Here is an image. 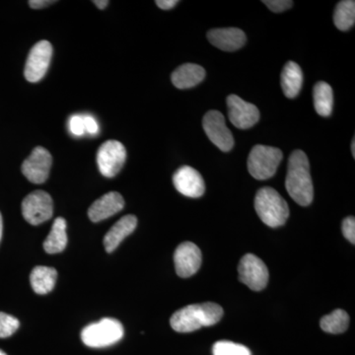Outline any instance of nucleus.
Here are the masks:
<instances>
[{
  "label": "nucleus",
  "mask_w": 355,
  "mask_h": 355,
  "mask_svg": "<svg viewBox=\"0 0 355 355\" xmlns=\"http://www.w3.org/2000/svg\"><path fill=\"white\" fill-rule=\"evenodd\" d=\"M93 3L99 9H105L108 6L109 1L108 0H95V1H93Z\"/></svg>",
  "instance_id": "nucleus-33"
},
{
  "label": "nucleus",
  "mask_w": 355,
  "mask_h": 355,
  "mask_svg": "<svg viewBox=\"0 0 355 355\" xmlns=\"http://www.w3.org/2000/svg\"><path fill=\"white\" fill-rule=\"evenodd\" d=\"M2 230H3V222H2L1 214H0V240L2 237Z\"/></svg>",
  "instance_id": "nucleus-34"
},
{
  "label": "nucleus",
  "mask_w": 355,
  "mask_h": 355,
  "mask_svg": "<svg viewBox=\"0 0 355 355\" xmlns=\"http://www.w3.org/2000/svg\"><path fill=\"white\" fill-rule=\"evenodd\" d=\"M343 234L352 244H355V219L354 216L347 217L343 221Z\"/></svg>",
  "instance_id": "nucleus-29"
},
{
  "label": "nucleus",
  "mask_w": 355,
  "mask_h": 355,
  "mask_svg": "<svg viewBox=\"0 0 355 355\" xmlns=\"http://www.w3.org/2000/svg\"><path fill=\"white\" fill-rule=\"evenodd\" d=\"M287 193L294 202L308 207L314 198L309 159L303 151L295 150L289 157L286 180Z\"/></svg>",
  "instance_id": "nucleus-1"
},
{
  "label": "nucleus",
  "mask_w": 355,
  "mask_h": 355,
  "mask_svg": "<svg viewBox=\"0 0 355 355\" xmlns=\"http://www.w3.org/2000/svg\"><path fill=\"white\" fill-rule=\"evenodd\" d=\"M352 156H354V158L355 157V139L352 140Z\"/></svg>",
  "instance_id": "nucleus-35"
},
{
  "label": "nucleus",
  "mask_w": 355,
  "mask_h": 355,
  "mask_svg": "<svg viewBox=\"0 0 355 355\" xmlns=\"http://www.w3.org/2000/svg\"><path fill=\"white\" fill-rule=\"evenodd\" d=\"M19 326V320L6 313L0 312V338H6L12 336Z\"/></svg>",
  "instance_id": "nucleus-26"
},
{
  "label": "nucleus",
  "mask_w": 355,
  "mask_h": 355,
  "mask_svg": "<svg viewBox=\"0 0 355 355\" xmlns=\"http://www.w3.org/2000/svg\"><path fill=\"white\" fill-rule=\"evenodd\" d=\"M223 317V309L216 303L189 305L173 314L170 324L178 333H191L214 326Z\"/></svg>",
  "instance_id": "nucleus-2"
},
{
  "label": "nucleus",
  "mask_w": 355,
  "mask_h": 355,
  "mask_svg": "<svg viewBox=\"0 0 355 355\" xmlns=\"http://www.w3.org/2000/svg\"><path fill=\"white\" fill-rule=\"evenodd\" d=\"M322 330L326 333L338 334L345 333L349 326V316L345 311L338 309L322 318L321 320Z\"/></svg>",
  "instance_id": "nucleus-24"
},
{
  "label": "nucleus",
  "mask_w": 355,
  "mask_h": 355,
  "mask_svg": "<svg viewBox=\"0 0 355 355\" xmlns=\"http://www.w3.org/2000/svg\"><path fill=\"white\" fill-rule=\"evenodd\" d=\"M53 46L48 41H40L30 51L25 64L24 76L29 83H36L44 78L51 64Z\"/></svg>",
  "instance_id": "nucleus-10"
},
{
  "label": "nucleus",
  "mask_w": 355,
  "mask_h": 355,
  "mask_svg": "<svg viewBox=\"0 0 355 355\" xmlns=\"http://www.w3.org/2000/svg\"><path fill=\"white\" fill-rule=\"evenodd\" d=\"M127 159V150L118 140H108L100 146L97 164L103 176L114 178L119 174Z\"/></svg>",
  "instance_id": "nucleus-7"
},
{
  "label": "nucleus",
  "mask_w": 355,
  "mask_h": 355,
  "mask_svg": "<svg viewBox=\"0 0 355 355\" xmlns=\"http://www.w3.org/2000/svg\"><path fill=\"white\" fill-rule=\"evenodd\" d=\"M83 118L85 132H88L91 135H97L98 132H99V125H98L97 121L92 116H89V114L83 116Z\"/></svg>",
  "instance_id": "nucleus-30"
},
{
  "label": "nucleus",
  "mask_w": 355,
  "mask_h": 355,
  "mask_svg": "<svg viewBox=\"0 0 355 355\" xmlns=\"http://www.w3.org/2000/svg\"><path fill=\"white\" fill-rule=\"evenodd\" d=\"M53 3H55V1H50V0H30L29 1V6L34 9L44 8V7L51 6Z\"/></svg>",
  "instance_id": "nucleus-32"
},
{
  "label": "nucleus",
  "mask_w": 355,
  "mask_h": 355,
  "mask_svg": "<svg viewBox=\"0 0 355 355\" xmlns=\"http://www.w3.org/2000/svg\"><path fill=\"white\" fill-rule=\"evenodd\" d=\"M238 272L240 282L254 291L265 289L270 277L266 263L253 254L243 257L238 266Z\"/></svg>",
  "instance_id": "nucleus-8"
},
{
  "label": "nucleus",
  "mask_w": 355,
  "mask_h": 355,
  "mask_svg": "<svg viewBox=\"0 0 355 355\" xmlns=\"http://www.w3.org/2000/svg\"><path fill=\"white\" fill-rule=\"evenodd\" d=\"M254 209L261 220L277 228L284 225L289 216V207L284 198L275 189L266 187L257 193Z\"/></svg>",
  "instance_id": "nucleus-3"
},
{
  "label": "nucleus",
  "mask_w": 355,
  "mask_h": 355,
  "mask_svg": "<svg viewBox=\"0 0 355 355\" xmlns=\"http://www.w3.org/2000/svg\"><path fill=\"white\" fill-rule=\"evenodd\" d=\"M174 261L177 275L187 279L196 275L200 270L202 266V252L193 243H182L175 251Z\"/></svg>",
  "instance_id": "nucleus-13"
},
{
  "label": "nucleus",
  "mask_w": 355,
  "mask_h": 355,
  "mask_svg": "<svg viewBox=\"0 0 355 355\" xmlns=\"http://www.w3.org/2000/svg\"><path fill=\"white\" fill-rule=\"evenodd\" d=\"M210 43L219 50L235 51L246 44V34L238 28H221L210 30L207 33Z\"/></svg>",
  "instance_id": "nucleus-16"
},
{
  "label": "nucleus",
  "mask_w": 355,
  "mask_h": 355,
  "mask_svg": "<svg viewBox=\"0 0 355 355\" xmlns=\"http://www.w3.org/2000/svg\"><path fill=\"white\" fill-rule=\"evenodd\" d=\"M314 105L320 116H329L333 112V89L328 83L320 81L314 87Z\"/></svg>",
  "instance_id": "nucleus-22"
},
{
  "label": "nucleus",
  "mask_w": 355,
  "mask_h": 355,
  "mask_svg": "<svg viewBox=\"0 0 355 355\" xmlns=\"http://www.w3.org/2000/svg\"><path fill=\"white\" fill-rule=\"evenodd\" d=\"M280 83L284 95L289 99L295 98L303 85V72L299 64L294 62H287L282 70Z\"/></svg>",
  "instance_id": "nucleus-19"
},
{
  "label": "nucleus",
  "mask_w": 355,
  "mask_h": 355,
  "mask_svg": "<svg viewBox=\"0 0 355 355\" xmlns=\"http://www.w3.org/2000/svg\"><path fill=\"white\" fill-rule=\"evenodd\" d=\"M0 355H7L6 352H2V350H0Z\"/></svg>",
  "instance_id": "nucleus-36"
},
{
  "label": "nucleus",
  "mask_w": 355,
  "mask_h": 355,
  "mask_svg": "<svg viewBox=\"0 0 355 355\" xmlns=\"http://www.w3.org/2000/svg\"><path fill=\"white\" fill-rule=\"evenodd\" d=\"M175 188L182 195L189 198H200L205 193V184L202 175L190 167L183 166L173 176Z\"/></svg>",
  "instance_id": "nucleus-14"
},
{
  "label": "nucleus",
  "mask_w": 355,
  "mask_h": 355,
  "mask_svg": "<svg viewBox=\"0 0 355 355\" xmlns=\"http://www.w3.org/2000/svg\"><path fill=\"white\" fill-rule=\"evenodd\" d=\"M125 207V200L121 193L110 191L92 203L88 209V216L93 222H100L120 212Z\"/></svg>",
  "instance_id": "nucleus-15"
},
{
  "label": "nucleus",
  "mask_w": 355,
  "mask_h": 355,
  "mask_svg": "<svg viewBox=\"0 0 355 355\" xmlns=\"http://www.w3.org/2000/svg\"><path fill=\"white\" fill-rule=\"evenodd\" d=\"M69 127L70 132L76 137H81L85 133L84 130L83 118L80 114H74L70 116L69 121Z\"/></svg>",
  "instance_id": "nucleus-28"
},
{
  "label": "nucleus",
  "mask_w": 355,
  "mask_h": 355,
  "mask_svg": "<svg viewBox=\"0 0 355 355\" xmlns=\"http://www.w3.org/2000/svg\"><path fill=\"white\" fill-rule=\"evenodd\" d=\"M123 334L125 331L120 321L112 318H104L99 322L85 327L81 331V340L89 347L101 349L120 342Z\"/></svg>",
  "instance_id": "nucleus-4"
},
{
  "label": "nucleus",
  "mask_w": 355,
  "mask_h": 355,
  "mask_svg": "<svg viewBox=\"0 0 355 355\" xmlns=\"http://www.w3.org/2000/svg\"><path fill=\"white\" fill-rule=\"evenodd\" d=\"M67 245V221L62 217H58L53 221L51 232L44 241V249L48 254H58L64 251Z\"/></svg>",
  "instance_id": "nucleus-21"
},
{
  "label": "nucleus",
  "mask_w": 355,
  "mask_h": 355,
  "mask_svg": "<svg viewBox=\"0 0 355 355\" xmlns=\"http://www.w3.org/2000/svg\"><path fill=\"white\" fill-rule=\"evenodd\" d=\"M205 77V70L200 65L186 64L178 67L172 73V83L178 89L195 87Z\"/></svg>",
  "instance_id": "nucleus-18"
},
{
  "label": "nucleus",
  "mask_w": 355,
  "mask_h": 355,
  "mask_svg": "<svg viewBox=\"0 0 355 355\" xmlns=\"http://www.w3.org/2000/svg\"><path fill=\"white\" fill-rule=\"evenodd\" d=\"M227 107L229 120L237 128L248 130L260 120L259 109L251 103L244 101L239 96H228Z\"/></svg>",
  "instance_id": "nucleus-12"
},
{
  "label": "nucleus",
  "mask_w": 355,
  "mask_h": 355,
  "mask_svg": "<svg viewBox=\"0 0 355 355\" xmlns=\"http://www.w3.org/2000/svg\"><path fill=\"white\" fill-rule=\"evenodd\" d=\"M202 127L210 141L223 153H228L234 146V137L220 112L214 110L207 112L203 116Z\"/></svg>",
  "instance_id": "nucleus-9"
},
{
  "label": "nucleus",
  "mask_w": 355,
  "mask_h": 355,
  "mask_svg": "<svg viewBox=\"0 0 355 355\" xmlns=\"http://www.w3.org/2000/svg\"><path fill=\"white\" fill-rule=\"evenodd\" d=\"M58 272L50 266H39L32 270L30 275L32 288L40 295H44L53 291L57 282Z\"/></svg>",
  "instance_id": "nucleus-20"
},
{
  "label": "nucleus",
  "mask_w": 355,
  "mask_h": 355,
  "mask_svg": "<svg viewBox=\"0 0 355 355\" xmlns=\"http://www.w3.org/2000/svg\"><path fill=\"white\" fill-rule=\"evenodd\" d=\"M284 154L272 146H256L248 157V170L257 180H268L275 176Z\"/></svg>",
  "instance_id": "nucleus-5"
},
{
  "label": "nucleus",
  "mask_w": 355,
  "mask_h": 355,
  "mask_svg": "<svg viewBox=\"0 0 355 355\" xmlns=\"http://www.w3.org/2000/svg\"><path fill=\"white\" fill-rule=\"evenodd\" d=\"M137 225V218L135 216L121 217L114 223L104 238V246L108 253H112L128 235L132 234Z\"/></svg>",
  "instance_id": "nucleus-17"
},
{
  "label": "nucleus",
  "mask_w": 355,
  "mask_h": 355,
  "mask_svg": "<svg viewBox=\"0 0 355 355\" xmlns=\"http://www.w3.org/2000/svg\"><path fill=\"white\" fill-rule=\"evenodd\" d=\"M155 3L157 4L159 8L163 9V10H170L173 7L177 6L179 1L177 0H156Z\"/></svg>",
  "instance_id": "nucleus-31"
},
{
  "label": "nucleus",
  "mask_w": 355,
  "mask_h": 355,
  "mask_svg": "<svg viewBox=\"0 0 355 355\" xmlns=\"http://www.w3.org/2000/svg\"><path fill=\"white\" fill-rule=\"evenodd\" d=\"M53 157L46 148L37 146L22 164L23 175L31 183L43 184L50 175Z\"/></svg>",
  "instance_id": "nucleus-11"
},
{
  "label": "nucleus",
  "mask_w": 355,
  "mask_h": 355,
  "mask_svg": "<svg viewBox=\"0 0 355 355\" xmlns=\"http://www.w3.org/2000/svg\"><path fill=\"white\" fill-rule=\"evenodd\" d=\"M53 214V198L46 191H33L23 200L22 214L25 220L31 225H39L48 221Z\"/></svg>",
  "instance_id": "nucleus-6"
},
{
  "label": "nucleus",
  "mask_w": 355,
  "mask_h": 355,
  "mask_svg": "<svg viewBox=\"0 0 355 355\" xmlns=\"http://www.w3.org/2000/svg\"><path fill=\"white\" fill-rule=\"evenodd\" d=\"M214 355H252L251 352L245 345L228 340H221L214 343L212 347Z\"/></svg>",
  "instance_id": "nucleus-25"
},
{
  "label": "nucleus",
  "mask_w": 355,
  "mask_h": 355,
  "mask_svg": "<svg viewBox=\"0 0 355 355\" xmlns=\"http://www.w3.org/2000/svg\"><path fill=\"white\" fill-rule=\"evenodd\" d=\"M334 23L340 31H347L355 23V2L354 0H343L336 7Z\"/></svg>",
  "instance_id": "nucleus-23"
},
{
  "label": "nucleus",
  "mask_w": 355,
  "mask_h": 355,
  "mask_svg": "<svg viewBox=\"0 0 355 355\" xmlns=\"http://www.w3.org/2000/svg\"><path fill=\"white\" fill-rule=\"evenodd\" d=\"M263 3L275 13L284 12L293 6L291 0H263Z\"/></svg>",
  "instance_id": "nucleus-27"
}]
</instances>
